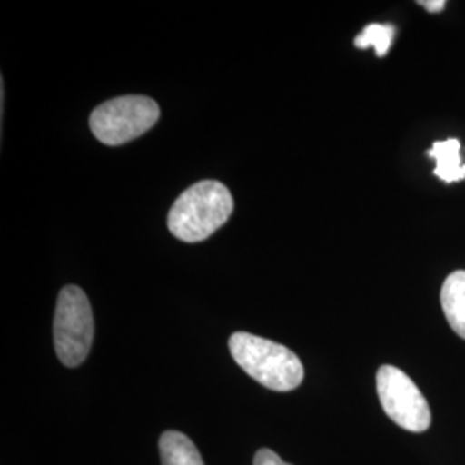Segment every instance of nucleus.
<instances>
[{"mask_svg": "<svg viewBox=\"0 0 465 465\" xmlns=\"http://www.w3.org/2000/svg\"><path fill=\"white\" fill-rule=\"evenodd\" d=\"M232 192L219 182H200L178 197L173 203L167 228L178 240L197 243L207 240L232 216Z\"/></svg>", "mask_w": 465, "mask_h": 465, "instance_id": "f257e3e1", "label": "nucleus"}, {"mask_svg": "<svg viewBox=\"0 0 465 465\" xmlns=\"http://www.w3.org/2000/svg\"><path fill=\"white\" fill-rule=\"evenodd\" d=\"M232 359L250 378L272 391H292L303 381V366L297 353L266 338L234 332L230 338Z\"/></svg>", "mask_w": 465, "mask_h": 465, "instance_id": "f03ea898", "label": "nucleus"}, {"mask_svg": "<svg viewBox=\"0 0 465 465\" xmlns=\"http://www.w3.org/2000/svg\"><path fill=\"white\" fill-rule=\"evenodd\" d=\"M159 104L143 95L107 100L94 109L90 130L104 145L117 147L147 134L159 121Z\"/></svg>", "mask_w": 465, "mask_h": 465, "instance_id": "7ed1b4c3", "label": "nucleus"}, {"mask_svg": "<svg viewBox=\"0 0 465 465\" xmlns=\"http://www.w3.org/2000/svg\"><path fill=\"white\" fill-rule=\"evenodd\" d=\"M94 343V314L80 286L61 290L54 317V345L66 367L82 366Z\"/></svg>", "mask_w": 465, "mask_h": 465, "instance_id": "20e7f679", "label": "nucleus"}, {"mask_svg": "<svg viewBox=\"0 0 465 465\" xmlns=\"http://www.w3.org/2000/svg\"><path fill=\"white\" fill-rule=\"evenodd\" d=\"M382 411L397 426L411 432H424L431 426V409L422 391L401 369L381 366L376 374Z\"/></svg>", "mask_w": 465, "mask_h": 465, "instance_id": "39448f33", "label": "nucleus"}, {"mask_svg": "<svg viewBox=\"0 0 465 465\" xmlns=\"http://www.w3.org/2000/svg\"><path fill=\"white\" fill-rule=\"evenodd\" d=\"M441 309L450 328L465 340V271H455L441 286Z\"/></svg>", "mask_w": 465, "mask_h": 465, "instance_id": "423d86ee", "label": "nucleus"}, {"mask_svg": "<svg viewBox=\"0 0 465 465\" xmlns=\"http://www.w3.org/2000/svg\"><path fill=\"white\" fill-rule=\"evenodd\" d=\"M428 155L436 161L434 174L443 183H457L465 178V164L460 159V142L449 138L443 142H434Z\"/></svg>", "mask_w": 465, "mask_h": 465, "instance_id": "0eeeda50", "label": "nucleus"}, {"mask_svg": "<svg viewBox=\"0 0 465 465\" xmlns=\"http://www.w3.org/2000/svg\"><path fill=\"white\" fill-rule=\"evenodd\" d=\"M163 465H203L193 441L180 431H166L159 440Z\"/></svg>", "mask_w": 465, "mask_h": 465, "instance_id": "6e6552de", "label": "nucleus"}, {"mask_svg": "<svg viewBox=\"0 0 465 465\" xmlns=\"http://www.w3.org/2000/svg\"><path fill=\"white\" fill-rule=\"evenodd\" d=\"M395 36V26L393 25H380L372 23L367 25L362 30V34L355 38V47L357 49H369L374 47L378 57H384L390 50V45Z\"/></svg>", "mask_w": 465, "mask_h": 465, "instance_id": "1a4fd4ad", "label": "nucleus"}, {"mask_svg": "<svg viewBox=\"0 0 465 465\" xmlns=\"http://www.w3.org/2000/svg\"><path fill=\"white\" fill-rule=\"evenodd\" d=\"M253 465H292L286 464L278 453H274L272 450L262 449L255 453Z\"/></svg>", "mask_w": 465, "mask_h": 465, "instance_id": "9d476101", "label": "nucleus"}, {"mask_svg": "<svg viewBox=\"0 0 465 465\" xmlns=\"http://www.w3.org/2000/svg\"><path fill=\"white\" fill-rule=\"evenodd\" d=\"M419 4H420L428 13H441V11L445 9V5H447L445 0H420Z\"/></svg>", "mask_w": 465, "mask_h": 465, "instance_id": "9b49d317", "label": "nucleus"}]
</instances>
